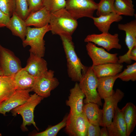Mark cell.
Returning <instances> with one entry per match:
<instances>
[{
    "label": "cell",
    "instance_id": "cell-25",
    "mask_svg": "<svg viewBox=\"0 0 136 136\" xmlns=\"http://www.w3.org/2000/svg\"><path fill=\"white\" fill-rule=\"evenodd\" d=\"M118 27L119 29L125 32V42L128 50L125 54L128 55L132 48L136 45V20L125 24H119Z\"/></svg>",
    "mask_w": 136,
    "mask_h": 136
},
{
    "label": "cell",
    "instance_id": "cell-16",
    "mask_svg": "<svg viewBox=\"0 0 136 136\" xmlns=\"http://www.w3.org/2000/svg\"><path fill=\"white\" fill-rule=\"evenodd\" d=\"M113 119V121L106 126L109 136H126V124L121 109L118 107Z\"/></svg>",
    "mask_w": 136,
    "mask_h": 136
},
{
    "label": "cell",
    "instance_id": "cell-10",
    "mask_svg": "<svg viewBox=\"0 0 136 136\" xmlns=\"http://www.w3.org/2000/svg\"><path fill=\"white\" fill-rule=\"evenodd\" d=\"M86 48L87 54L91 59L93 66L110 63H117L118 54H111L104 48L97 47L91 42L87 43Z\"/></svg>",
    "mask_w": 136,
    "mask_h": 136
},
{
    "label": "cell",
    "instance_id": "cell-15",
    "mask_svg": "<svg viewBox=\"0 0 136 136\" xmlns=\"http://www.w3.org/2000/svg\"><path fill=\"white\" fill-rule=\"evenodd\" d=\"M24 68L29 74L35 78L48 70L46 61L42 57L38 56L31 53H30L26 65Z\"/></svg>",
    "mask_w": 136,
    "mask_h": 136
},
{
    "label": "cell",
    "instance_id": "cell-38",
    "mask_svg": "<svg viewBox=\"0 0 136 136\" xmlns=\"http://www.w3.org/2000/svg\"><path fill=\"white\" fill-rule=\"evenodd\" d=\"M102 127L100 129V136H109V132L107 127Z\"/></svg>",
    "mask_w": 136,
    "mask_h": 136
},
{
    "label": "cell",
    "instance_id": "cell-30",
    "mask_svg": "<svg viewBox=\"0 0 136 136\" xmlns=\"http://www.w3.org/2000/svg\"><path fill=\"white\" fill-rule=\"evenodd\" d=\"M67 116L65 117L62 121L55 125L50 127L42 132L34 135L35 136H56L59 131L65 127Z\"/></svg>",
    "mask_w": 136,
    "mask_h": 136
},
{
    "label": "cell",
    "instance_id": "cell-7",
    "mask_svg": "<svg viewBox=\"0 0 136 136\" xmlns=\"http://www.w3.org/2000/svg\"><path fill=\"white\" fill-rule=\"evenodd\" d=\"M54 72L51 70L47 71L35 78L32 87V91L43 98L50 96L51 92L59 84L57 79L54 77Z\"/></svg>",
    "mask_w": 136,
    "mask_h": 136
},
{
    "label": "cell",
    "instance_id": "cell-2",
    "mask_svg": "<svg viewBox=\"0 0 136 136\" xmlns=\"http://www.w3.org/2000/svg\"><path fill=\"white\" fill-rule=\"evenodd\" d=\"M62 41L67 62L69 76L72 81L79 82L82 74L87 71L88 67L81 62L75 52L72 38L60 36Z\"/></svg>",
    "mask_w": 136,
    "mask_h": 136
},
{
    "label": "cell",
    "instance_id": "cell-33",
    "mask_svg": "<svg viewBox=\"0 0 136 136\" xmlns=\"http://www.w3.org/2000/svg\"><path fill=\"white\" fill-rule=\"evenodd\" d=\"M15 0H0V9L10 17L15 9Z\"/></svg>",
    "mask_w": 136,
    "mask_h": 136
},
{
    "label": "cell",
    "instance_id": "cell-9",
    "mask_svg": "<svg viewBox=\"0 0 136 136\" xmlns=\"http://www.w3.org/2000/svg\"><path fill=\"white\" fill-rule=\"evenodd\" d=\"M89 123L83 112L76 115L69 113L67 117L65 131L70 136H87Z\"/></svg>",
    "mask_w": 136,
    "mask_h": 136
},
{
    "label": "cell",
    "instance_id": "cell-35",
    "mask_svg": "<svg viewBox=\"0 0 136 136\" xmlns=\"http://www.w3.org/2000/svg\"><path fill=\"white\" fill-rule=\"evenodd\" d=\"M43 0H27L29 14L37 11L44 7Z\"/></svg>",
    "mask_w": 136,
    "mask_h": 136
},
{
    "label": "cell",
    "instance_id": "cell-29",
    "mask_svg": "<svg viewBox=\"0 0 136 136\" xmlns=\"http://www.w3.org/2000/svg\"><path fill=\"white\" fill-rule=\"evenodd\" d=\"M118 78L122 81L127 82L136 80V62L127 65L126 68L118 74Z\"/></svg>",
    "mask_w": 136,
    "mask_h": 136
},
{
    "label": "cell",
    "instance_id": "cell-34",
    "mask_svg": "<svg viewBox=\"0 0 136 136\" xmlns=\"http://www.w3.org/2000/svg\"><path fill=\"white\" fill-rule=\"evenodd\" d=\"M118 58L117 62L122 64L123 62L130 64L132 60L136 61V45L134 46L131 49L129 53L127 55L125 54L120 56Z\"/></svg>",
    "mask_w": 136,
    "mask_h": 136
},
{
    "label": "cell",
    "instance_id": "cell-26",
    "mask_svg": "<svg viewBox=\"0 0 136 136\" xmlns=\"http://www.w3.org/2000/svg\"><path fill=\"white\" fill-rule=\"evenodd\" d=\"M16 90L13 77L0 76V105L7 99Z\"/></svg>",
    "mask_w": 136,
    "mask_h": 136
},
{
    "label": "cell",
    "instance_id": "cell-31",
    "mask_svg": "<svg viewBox=\"0 0 136 136\" xmlns=\"http://www.w3.org/2000/svg\"><path fill=\"white\" fill-rule=\"evenodd\" d=\"M44 7L52 13L65 8V0H43Z\"/></svg>",
    "mask_w": 136,
    "mask_h": 136
},
{
    "label": "cell",
    "instance_id": "cell-3",
    "mask_svg": "<svg viewBox=\"0 0 136 136\" xmlns=\"http://www.w3.org/2000/svg\"><path fill=\"white\" fill-rule=\"evenodd\" d=\"M51 30L49 24L42 27H27V32L25 40L22 41L24 47L29 46L30 53L40 57H43L45 51L44 37L45 34Z\"/></svg>",
    "mask_w": 136,
    "mask_h": 136
},
{
    "label": "cell",
    "instance_id": "cell-37",
    "mask_svg": "<svg viewBox=\"0 0 136 136\" xmlns=\"http://www.w3.org/2000/svg\"><path fill=\"white\" fill-rule=\"evenodd\" d=\"M10 18L0 9V28L6 26Z\"/></svg>",
    "mask_w": 136,
    "mask_h": 136
},
{
    "label": "cell",
    "instance_id": "cell-4",
    "mask_svg": "<svg viewBox=\"0 0 136 136\" xmlns=\"http://www.w3.org/2000/svg\"><path fill=\"white\" fill-rule=\"evenodd\" d=\"M98 79L96 76L91 66L82 76L79 81V85L86 97L85 103H92L102 106L101 98L97 91Z\"/></svg>",
    "mask_w": 136,
    "mask_h": 136
},
{
    "label": "cell",
    "instance_id": "cell-1",
    "mask_svg": "<svg viewBox=\"0 0 136 136\" xmlns=\"http://www.w3.org/2000/svg\"><path fill=\"white\" fill-rule=\"evenodd\" d=\"M53 35L72 38L78 25L77 20L65 8L51 13L49 23Z\"/></svg>",
    "mask_w": 136,
    "mask_h": 136
},
{
    "label": "cell",
    "instance_id": "cell-23",
    "mask_svg": "<svg viewBox=\"0 0 136 136\" xmlns=\"http://www.w3.org/2000/svg\"><path fill=\"white\" fill-rule=\"evenodd\" d=\"M95 25L101 32H109L111 24L113 22H119L121 20L123 17L115 12L98 17H93Z\"/></svg>",
    "mask_w": 136,
    "mask_h": 136
},
{
    "label": "cell",
    "instance_id": "cell-39",
    "mask_svg": "<svg viewBox=\"0 0 136 136\" xmlns=\"http://www.w3.org/2000/svg\"><path fill=\"white\" fill-rule=\"evenodd\" d=\"M4 76V73L3 71L0 66V76Z\"/></svg>",
    "mask_w": 136,
    "mask_h": 136
},
{
    "label": "cell",
    "instance_id": "cell-28",
    "mask_svg": "<svg viewBox=\"0 0 136 136\" xmlns=\"http://www.w3.org/2000/svg\"><path fill=\"white\" fill-rule=\"evenodd\" d=\"M115 0H100L98 3L96 15L98 17L114 12V4Z\"/></svg>",
    "mask_w": 136,
    "mask_h": 136
},
{
    "label": "cell",
    "instance_id": "cell-24",
    "mask_svg": "<svg viewBox=\"0 0 136 136\" xmlns=\"http://www.w3.org/2000/svg\"><path fill=\"white\" fill-rule=\"evenodd\" d=\"M126 127V136H129L136 125V107L131 102L127 103L121 109Z\"/></svg>",
    "mask_w": 136,
    "mask_h": 136
},
{
    "label": "cell",
    "instance_id": "cell-6",
    "mask_svg": "<svg viewBox=\"0 0 136 136\" xmlns=\"http://www.w3.org/2000/svg\"><path fill=\"white\" fill-rule=\"evenodd\" d=\"M97 7L94 0H65V8L77 20L84 17L92 18Z\"/></svg>",
    "mask_w": 136,
    "mask_h": 136
},
{
    "label": "cell",
    "instance_id": "cell-22",
    "mask_svg": "<svg viewBox=\"0 0 136 136\" xmlns=\"http://www.w3.org/2000/svg\"><path fill=\"white\" fill-rule=\"evenodd\" d=\"M118 74L114 76L97 78V91L101 99L108 97L114 93L113 86L115 81L118 78Z\"/></svg>",
    "mask_w": 136,
    "mask_h": 136
},
{
    "label": "cell",
    "instance_id": "cell-36",
    "mask_svg": "<svg viewBox=\"0 0 136 136\" xmlns=\"http://www.w3.org/2000/svg\"><path fill=\"white\" fill-rule=\"evenodd\" d=\"M100 129L99 126L93 125L89 122L87 136H100Z\"/></svg>",
    "mask_w": 136,
    "mask_h": 136
},
{
    "label": "cell",
    "instance_id": "cell-17",
    "mask_svg": "<svg viewBox=\"0 0 136 136\" xmlns=\"http://www.w3.org/2000/svg\"><path fill=\"white\" fill-rule=\"evenodd\" d=\"M51 13L45 7L36 12L30 13L24 20L27 26L36 27H43L49 24Z\"/></svg>",
    "mask_w": 136,
    "mask_h": 136
},
{
    "label": "cell",
    "instance_id": "cell-14",
    "mask_svg": "<svg viewBox=\"0 0 136 136\" xmlns=\"http://www.w3.org/2000/svg\"><path fill=\"white\" fill-rule=\"evenodd\" d=\"M85 97L79 83L76 82L74 87L70 90L68 99L66 101V105L70 108V114L76 115L82 112L83 99Z\"/></svg>",
    "mask_w": 136,
    "mask_h": 136
},
{
    "label": "cell",
    "instance_id": "cell-5",
    "mask_svg": "<svg viewBox=\"0 0 136 136\" xmlns=\"http://www.w3.org/2000/svg\"><path fill=\"white\" fill-rule=\"evenodd\" d=\"M43 98L36 93L30 95L29 98L25 103L11 110L13 116L20 114L23 119L21 126L23 131H27L26 126L32 124L38 130L34 121V111L36 107L39 104Z\"/></svg>",
    "mask_w": 136,
    "mask_h": 136
},
{
    "label": "cell",
    "instance_id": "cell-32",
    "mask_svg": "<svg viewBox=\"0 0 136 136\" xmlns=\"http://www.w3.org/2000/svg\"><path fill=\"white\" fill-rule=\"evenodd\" d=\"M15 12L25 20L29 15L27 0H15Z\"/></svg>",
    "mask_w": 136,
    "mask_h": 136
},
{
    "label": "cell",
    "instance_id": "cell-18",
    "mask_svg": "<svg viewBox=\"0 0 136 136\" xmlns=\"http://www.w3.org/2000/svg\"><path fill=\"white\" fill-rule=\"evenodd\" d=\"M6 27L11 31L13 35L19 37L22 41L25 40L27 26L25 20L15 11L10 17Z\"/></svg>",
    "mask_w": 136,
    "mask_h": 136
},
{
    "label": "cell",
    "instance_id": "cell-19",
    "mask_svg": "<svg viewBox=\"0 0 136 136\" xmlns=\"http://www.w3.org/2000/svg\"><path fill=\"white\" fill-rule=\"evenodd\" d=\"M96 103H89L84 105L82 112L86 116L89 122L95 125L101 126L103 113L102 109Z\"/></svg>",
    "mask_w": 136,
    "mask_h": 136
},
{
    "label": "cell",
    "instance_id": "cell-12",
    "mask_svg": "<svg viewBox=\"0 0 136 136\" xmlns=\"http://www.w3.org/2000/svg\"><path fill=\"white\" fill-rule=\"evenodd\" d=\"M124 96L123 92L120 89H117L112 95L104 99L101 126L106 127L111 123L118 107V104Z\"/></svg>",
    "mask_w": 136,
    "mask_h": 136
},
{
    "label": "cell",
    "instance_id": "cell-13",
    "mask_svg": "<svg viewBox=\"0 0 136 136\" xmlns=\"http://www.w3.org/2000/svg\"><path fill=\"white\" fill-rule=\"evenodd\" d=\"M32 89L16 90L7 99L0 105V113L5 115L7 112L25 102L29 98Z\"/></svg>",
    "mask_w": 136,
    "mask_h": 136
},
{
    "label": "cell",
    "instance_id": "cell-8",
    "mask_svg": "<svg viewBox=\"0 0 136 136\" xmlns=\"http://www.w3.org/2000/svg\"><path fill=\"white\" fill-rule=\"evenodd\" d=\"M0 66L4 76L13 77L22 68L19 59L10 50L0 44Z\"/></svg>",
    "mask_w": 136,
    "mask_h": 136
},
{
    "label": "cell",
    "instance_id": "cell-40",
    "mask_svg": "<svg viewBox=\"0 0 136 136\" xmlns=\"http://www.w3.org/2000/svg\"><path fill=\"white\" fill-rule=\"evenodd\" d=\"M2 136V134L1 133H0V136Z\"/></svg>",
    "mask_w": 136,
    "mask_h": 136
},
{
    "label": "cell",
    "instance_id": "cell-11",
    "mask_svg": "<svg viewBox=\"0 0 136 136\" xmlns=\"http://www.w3.org/2000/svg\"><path fill=\"white\" fill-rule=\"evenodd\" d=\"M84 41L92 42L101 46L108 51L113 49H120L122 48L119 43V35L117 33L113 35L109 32H102L99 34L89 35L85 39Z\"/></svg>",
    "mask_w": 136,
    "mask_h": 136
},
{
    "label": "cell",
    "instance_id": "cell-20",
    "mask_svg": "<svg viewBox=\"0 0 136 136\" xmlns=\"http://www.w3.org/2000/svg\"><path fill=\"white\" fill-rule=\"evenodd\" d=\"M91 66L97 78L116 75L121 72L123 67L122 64L118 62L108 63Z\"/></svg>",
    "mask_w": 136,
    "mask_h": 136
},
{
    "label": "cell",
    "instance_id": "cell-21",
    "mask_svg": "<svg viewBox=\"0 0 136 136\" xmlns=\"http://www.w3.org/2000/svg\"><path fill=\"white\" fill-rule=\"evenodd\" d=\"M16 90L32 89L35 78L29 74L24 68H22L13 77Z\"/></svg>",
    "mask_w": 136,
    "mask_h": 136
},
{
    "label": "cell",
    "instance_id": "cell-27",
    "mask_svg": "<svg viewBox=\"0 0 136 136\" xmlns=\"http://www.w3.org/2000/svg\"><path fill=\"white\" fill-rule=\"evenodd\" d=\"M114 6V12L118 15L133 16L134 15L132 0H115Z\"/></svg>",
    "mask_w": 136,
    "mask_h": 136
}]
</instances>
